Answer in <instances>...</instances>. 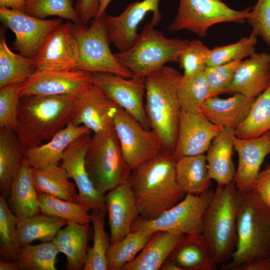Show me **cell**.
<instances>
[{
    "mask_svg": "<svg viewBox=\"0 0 270 270\" xmlns=\"http://www.w3.org/2000/svg\"><path fill=\"white\" fill-rule=\"evenodd\" d=\"M176 162L172 154L164 152L132 170L128 182L142 219L156 218L185 196L176 181Z\"/></svg>",
    "mask_w": 270,
    "mask_h": 270,
    "instance_id": "6da1fadb",
    "label": "cell"
},
{
    "mask_svg": "<svg viewBox=\"0 0 270 270\" xmlns=\"http://www.w3.org/2000/svg\"><path fill=\"white\" fill-rule=\"evenodd\" d=\"M237 240L222 270H248L270 256V208L252 190L238 191Z\"/></svg>",
    "mask_w": 270,
    "mask_h": 270,
    "instance_id": "7a4b0ae2",
    "label": "cell"
},
{
    "mask_svg": "<svg viewBox=\"0 0 270 270\" xmlns=\"http://www.w3.org/2000/svg\"><path fill=\"white\" fill-rule=\"evenodd\" d=\"M74 95L20 98L14 131L26 148L49 140L71 121Z\"/></svg>",
    "mask_w": 270,
    "mask_h": 270,
    "instance_id": "3957f363",
    "label": "cell"
},
{
    "mask_svg": "<svg viewBox=\"0 0 270 270\" xmlns=\"http://www.w3.org/2000/svg\"><path fill=\"white\" fill-rule=\"evenodd\" d=\"M182 76L176 69L164 66L145 78L144 108L150 129L164 150L172 154L182 110L178 92Z\"/></svg>",
    "mask_w": 270,
    "mask_h": 270,
    "instance_id": "277c9868",
    "label": "cell"
},
{
    "mask_svg": "<svg viewBox=\"0 0 270 270\" xmlns=\"http://www.w3.org/2000/svg\"><path fill=\"white\" fill-rule=\"evenodd\" d=\"M238 196L234 181L218 186L204 216L202 235L218 265L227 262L236 248Z\"/></svg>",
    "mask_w": 270,
    "mask_h": 270,
    "instance_id": "5b68a950",
    "label": "cell"
},
{
    "mask_svg": "<svg viewBox=\"0 0 270 270\" xmlns=\"http://www.w3.org/2000/svg\"><path fill=\"white\" fill-rule=\"evenodd\" d=\"M148 22L127 50L114 54L117 60L134 76L146 78L168 62H178L188 40L167 38Z\"/></svg>",
    "mask_w": 270,
    "mask_h": 270,
    "instance_id": "8992f818",
    "label": "cell"
},
{
    "mask_svg": "<svg viewBox=\"0 0 270 270\" xmlns=\"http://www.w3.org/2000/svg\"><path fill=\"white\" fill-rule=\"evenodd\" d=\"M85 162L90 180L102 194L130 179L132 170L124 159L114 128L94 134Z\"/></svg>",
    "mask_w": 270,
    "mask_h": 270,
    "instance_id": "52a82bcc",
    "label": "cell"
},
{
    "mask_svg": "<svg viewBox=\"0 0 270 270\" xmlns=\"http://www.w3.org/2000/svg\"><path fill=\"white\" fill-rule=\"evenodd\" d=\"M106 14L94 18L89 26L82 22H72L79 53L76 70L132 78L134 75L117 60L110 50L106 24Z\"/></svg>",
    "mask_w": 270,
    "mask_h": 270,
    "instance_id": "ba28073f",
    "label": "cell"
},
{
    "mask_svg": "<svg viewBox=\"0 0 270 270\" xmlns=\"http://www.w3.org/2000/svg\"><path fill=\"white\" fill-rule=\"evenodd\" d=\"M214 192L209 188L198 195L187 193L180 202L154 220H148L138 216L133 222L131 230H164L184 235H202L204 216Z\"/></svg>",
    "mask_w": 270,
    "mask_h": 270,
    "instance_id": "9c48e42d",
    "label": "cell"
},
{
    "mask_svg": "<svg viewBox=\"0 0 270 270\" xmlns=\"http://www.w3.org/2000/svg\"><path fill=\"white\" fill-rule=\"evenodd\" d=\"M251 9L248 8L236 10L222 0H180L176 15L168 29L172 31L187 30L199 36H204L214 24L244 23Z\"/></svg>",
    "mask_w": 270,
    "mask_h": 270,
    "instance_id": "30bf717a",
    "label": "cell"
},
{
    "mask_svg": "<svg viewBox=\"0 0 270 270\" xmlns=\"http://www.w3.org/2000/svg\"><path fill=\"white\" fill-rule=\"evenodd\" d=\"M114 128L124 159L132 170L162 152L164 149L156 134L118 107Z\"/></svg>",
    "mask_w": 270,
    "mask_h": 270,
    "instance_id": "8fae6325",
    "label": "cell"
},
{
    "mask_svg": "<svg viewBox=\"0 0 270 270\" xmlns=\"http://www.w3.org/2000/svg\"><path fill=\"white\" fill-rule=\"evenodd\" d=\"M92 80L118 107L138 120L144 128L150 130L144 103L145 78L134 76L126 78L112 73L93 72Z\"/></svg>",
    "mask_w": 270,
    "mask_h": 270,
    "instance_id": "7c38bea8",
    "label": "cell"
},
{
    "mask_svg": "<svg viewBox=\"0 0 270 270\" xmlns=\"http://www.w3.org/2000/svg\"><path fill=\"white\" fill-rule=\"evenodd\" d=\"M88 130L72 142L65 150L60 165L78 189L76 202L84 204L92 210L106 212L105 194L94 186L86 168L85 158L92 138Z\"/></svg>",
    "mask_w": 270,
    "mask_h": 270,
    "instance_id": "4fadbf2b",
    "label": "cell"
},
{
    "mask_svg": "<svg viewBox=\"0 0 270 270\" xmlns=\"http://www.w3.org/2000/svg\"><path fill=\"white\" fill-rule=\"evenodd\" d=\"M0 20L16 35L14 49L30 58L35 56L50 33L63 22L59 18H38L23 12L4 7H0Z\"/></svg>",
    "mask_w": 270,
    "mask_h": 270,
    "instance_id": "5bb4252c",
    "label": "cell"
},
{
    "mask_svg": "<svg viewBox=\"0 0 270 270\" xmlns=\"http://www.w3.org/2000/svg\"><path fill=\"white\" fill-rule=\"evenodd\" d=\"M72 22H62L48 36L32 58L36 69L48 70H76L79 62L77 42Z\"/></svg>",
    "mask_w": 270,
    "mask_h": 270,
    "instance_id": "9a60e30c",
    "label": "cell"
},
{
    "mask_svg": "<svg viewBox=\"0 0 270 270\" xmlns=\"http://www.w3.org/2000/svg\"><path fill=\"white\" fill-rule=\"evenodd\" d=\"M160 0H142L129 4L117 16L106 14V24L110 44L118 52H124L132 46L138 34V27L148 12L153 14L150 21L156 26L162 18L159 9Z\"/></svg>",
    "mask_w": 270,
    "mask_h": 270,
    "instance_id": "2e32d148",
    "label": "cell"
},
{
    "mask_svg": "<svg viewBox=\"0 0 270 270\" xmlns=\"http://www.w3.org/2000/svg\"><path fill=\"white\" fill-rule=\"evenodd\" d=\"M92 73L80 70H38L22 82L20 96H75L92 84Z\"/></svg>",
    "mask_w": 270,
    "mask_h": 270,
    "instance_id": "e0dca14e",
    "label": "cell"
},
{
    "mask_svg": "<svg viewBox=\"0 0 270 270\" xmlns=\"http://www.w3.org/2000/svg\"><path fill=\"white\" fill-rule=\"evenodd\" d=\"M118 106L94 84L74 96V111L70 122L84 126L94 133L114 128Z\"/></svg>",
    "mask_w": 270,
    "mask_h": 270,
    "instance_id": "ac0fdd59",
    "label": "cell"
},
{
    "mask_svg": "<svg viewBox=\"0 0 270 270\" xmlns=\"http://www.w3.org/2000/svg\"><path fill=\"white\" fill-rule=\"evenodd\" d=\"M199 112L181 110L174 157L176 161L185 156L207 152L214 138L223 129Z\"/></svg>",
    "mask_w": 270,
    "mask_h": 270,
    "instance_id": "d6986e66",
    "label": "cell"
},
{
    "mask_svg": "<svg viewBox=\"0 0 270 270\" xmlns=\"http://www.w3.org/2000/svg\"><path fill=\"white\" fill-rule=\"evenodd\" d=\"M238 164L234 182L238 191L250 190L265 158L270 154V130L249 138H234Z\"/></svg>",
    "mask_w": 270,
    "mask_h": 270,
    "instance_id": "ffe728a7",
    "label": "cell"
},
{
    "mask_svg": "<svg viewBox=\"0 0 270 270\" xmlns=\"http://www.w3.org/2000/svg\"><path fill=\"white\" fill-rule=\"evenodd\" d=\"M105 202L110 244H112L131 232L132 224L140 216L139 212L128 181L108 191L105 194Z\"/></svg>",
    "mask_w": 270,
    "mask_h": 270,
    "instance_id": "44dd1931",
    "label": "cell"
},
{
    "mask_svg": "<svg viewBox=\"0 0 270 270\" xmlns=\"http://www.w3.org/2000/svg\"><path fill=\"white\" fill-rule=\"evenodd\" d=\"M270 84V54L255 52L242 60L224 94L256 98Z\"/></svg>",
    "mask_w": 270,
    "mask_h": 270,
    "instance_id": "7402d4cb",
    "label": "cell"
},
{
    "mask_svg": "<svg viewBox=\"0 0 270 270\" xmlns=\"http://www.w3.org/2000/svg\"><path fill=\"white\" fill-rule=\"evenodd\" d=\"M256 98L240 94H234L226 98H208L198 112L214 124L236 130L246 118Z\"/></svg>",
    "mask_w": 270,
    "mask_h": 270,
    "instance_id": "603a6c76",
    "label": "cell"
},
{
    "mask_svg": "<svg viewBox=\"0 0 270 270\" xmlns=\"http://www.w3.org/2000/svg\"><path fill=\"white\" fill-rule=\"evenodd\" d=\"M235 130L224 128L213 139L206 155L210 177L218 186L234 180L236 168L232 160Z\"/></svg>",
    "mask_w": 270,
    "mask_h": 270,
    "instance_id": "cb8c5ba5",
    "label": "cell"
},
{
    "mask_svg": "<svg viewBox=\"0 0 270 270\" xmlns=\"http://www.w3.org/2000/svg\"><path fill=\"white\" fill-rule=\"evenodd\" d=\"M88 130L84 126H76L70 122L46 144L26 148L24 156L31 168H38L50 164H60L70 144Z\"/></svg>",
    "mask_w": 270,
    "mask_h": 270,
    "instance_id": "d4e9b609",
    "label": "cell"
},
{
    "mask_svg": "<svg viewBox=\"0 0 270 270\" xmlns=\"http://www.w3.org/2000/svg\"><path fill=\"white\" fill-rule=\"evenodd\" d=\"M184 235L167 231L153 232L138 256L122 270H158Z\"/></svg>",
    "mask_w": 270,
    "mask_h": 270,
    "instance_id": "484cf974",
    "label": "cell"
},
{
    "mask_svg": "<svg viewBox=\"0 0 270 270\" xmlns=\"http://www.w3.org/2000/svg\"><path fill=\"white\" fill-rule=\"evenodd\" d=\"M168 259L180 270H215L218 266L202 235H184Z\"/></svg>",
    "mask_w": 270,
    "mask_h": 270,
    "instance_id": "4316f807",
    "label": "cell"
},
{
    "mask_svg": "<svg viewBox=\"0 0 270 270\" xmlns=\"http://www.w3.org/2000/svg\"><path fill=\"white\" fill-rule=\"evenodd\" d=\"M25 150L14 130L0 128V190L6 198L22 164Z\"/></svg>",
    "mask_w": 270,
    "mask_h": 270,
    "instance_id": "83f0119b",
    "label": "cell"
},
{
    "mask_svg": "<svg viewBox=\"0 0 270 270\" xmlns=\"http://www.w3.org/2000/svg\"><path fill=\"white\" fill-rule=\"evenodd\" d=\"M89 228V224L68 222L52 240L59 252L66 256V269L84 270L88 247Z\"/></svg>",
    "mask_w": 270,
    "mask_h": 270,
    "instance_id": "f1b7e54d",
    "label": "cell"
},
{
    "mask_svg": "<svg viewBox=\"0 0 270 270\" xmlns=\"http://www.w3.org/2000/svg\"><path fill=\"white\" fill-rule=\"evenodd\" d=\"M10 208L19 219L41 212L38 193L32 180L31 167L25 156L12 182L9 196Z\"/></svg>",
    "mask_w": 270,
    "mask_h": 270,
    "instance_id": "f546056e",
    "label": "cell"
},
{
    "mask_svg": "<svg viewBox=\"0 0 270 270\" xmlns=\"http://www.w3.org/2000/svg\"><path fill=\"white\" fill-rule=\"evenodd\" d=\"M176 181L186 193L200 194L212 186L206 156H183L176 162Z\"/></svg>",
    "mask_w": 270,
    "mask_h": 270,
    "instance_id": "4dcf8cb0",
    "label": "cell"
},
{
    "mask_svg": "<svg viewBox=\"0 0 270 270\" xmlns=\"http://www.w3.org/2000/svg\"><path fill=\"white\" fill-rule=\"evenodd\" d=\"M31 172L38 194H45L64 200L76 202V186L69 181L66 172L60 164H50L38 168H31Z\"/></svg>",
    "mask_w": 270,
    "mask_h": 270,
    "instance_id": "1f68e13d",
    "label": "cell"
},
{
    "mask_svg": "<svg viewBox=\"0 0 270 270\" xmlns=\"http://www.w3.org/2000/svg\"><path fill=\"white\" fill-rule=\"evenodd\" d=\"M68 222L63 218L42 213L19 219L16 234L20 243L22 246L38 240L42 242H51Z\"/></svg>",
    "mask_w": 270,
    "mask_h": 270,
    "instance_id": "d6a6232c",
    "label": "cell"
},
{
    "mask_svg": "<svg viewBox=\"0 0 270 270\" xmlns=\"http://www.w3.org/2000/svg\"><path fill=\"white\" fill-rule=\"evenodd\" d=\"M36 70L32 58L16 54L8 48L5 36L0 38V88L22 84Z\"/></svg>",
    "mask_w": 270,
    "mask_h": 270,
    "instance_id": "836d02e7",
    "label": "cell"
},
{
    "mask_svg": "<svg viewBox=\"0 0 270 270\" xmlns=\"http://www.w3.org/2000/svg\"><path fill=\"white\" fill-rule=\"evenodd\" d=\"M270 130V84L254 100L244 120L235 130L238 138L260 136Z\"/></svg>",
    "mask_w": 270,
    "mask_h": 270,
    "instance_id": "e575fe53",
    "label": "cell"
},
{
    "mask_svg": "<svg viewBox=\"0 0 270 270\" xmlns=\"http://www.w3.org/2000/svg\"><path fill=\"white\" fill-rule=\"evenodd\" d=\"M152 233L146 230L131 232L120 240L110 244L106 255L108 270H122L140 252Z\"/></svg>",
    "mask_w": 270,
    "mask_h": 270,
    "instance_id": "d590c367",
    "label": "cell"
},
{
    "mask_svg": "<svg viewBox=\"0 0 270 270\" xmlns=\"http://www.w3.org/2000/svg\"><path fill=\"white\" fill-rule=\"evenodd\" d=\"M59 252L52 242L22 246L18 249L14 262L22 270H57Z\"/></svg>",
    "mask_w": 270,
    "mask_h": 270,
    "instance_id": "8d00e7d4",
    "label": "cell"
},
{
    "mask_svg": "<svg viewBox=\"0 0 270 270\" xmlns=\"http://www.w3.org/2000/svg\"><path fill=\"white\" fill-rule=\"evenodd\" d=\"M106 212L92 210L91 221L94 229V242L88 247L83 270H108L107 252L110 245V236L104 228Z\"/></svg>",
    "mask_w": 270,
    "mask_h": 270,
    "instance_id": "74e56055",
    "label": "cell"
},
{
    "mask_svg": "<svg viewBox=\"0 0 270 270\" xmlns=\"http://www.w3.org/2000/svg\"><path fill=\"white\" fill-rule=\"evenodd\" d=\"M38 199L42 214L82 224L92 222L89 214L91 209L84 204L64 200L45 194H38Z\"/></svg>",
    "mask_w": 270,
    "mask_h": 270,
    "instance_id": "f35d334b",
    "label": "cell"
},
{
    "mask_svg": "<svg viewBox=\"0 0 270 270\" xmlns=\"http://www.w3.org/2000/svg\"><path fill=\"white\" fill-rule=\"evenodd\" d=\"M204 70L188 78L182 76L178 92L182 110L198 112L208 98V86Z\"/></svg>",
    "mask_w": 270,
    "mask_h": 270,
    "instance_id": "ab89813d",
    "label": "cell"
},
{
    "mask_svg": "<svg viewBox=\"0 0 270 270\" xmlns=\"http://www.w3.org/2000/svg\"><path fill=\"white\" fill-rule=\"evenodd\" d=\"M19 218L6 202L0 196V254L3 259L14 261L17 251L21 246L16 234Z\"/></svg>",
    "mask_w": 270,
    "mask_h": 270,
    "instance_id": "60d3db41",
    "label": "cell"
},
{
    "mask_svg": "<svg viewBox=\"0 0 270 270\" xmlns=\"http://www.w3.org/2000/svg\"><path fill=\"white\" fill-rule=\"evenodd\" d=\"M74 0H26L24 12L38 18L46 19L50 16H56L74 24L82 23L74 6Z\"/></svg>",
    "mask_w": 270,
    "mask_h": 270,
    "instance_id": "b9f144b4",
    "label": "cell"
},
{
    "mask_svg": "<svg viewBox=\"0 0 270 270\" xmlns=\"http://www.w3.org/2000/svg\"><path fill=\"white\" fill-rule=\"evenodd\" d=\"M256 37L250 34L236 42L210 49L207 66H217L250 57L256 52Z\"/></svg>",
    "mask_w": 270,
    "mask_h": 270,
    "instance_id": "7bdbcfd3",
    "label": "cell"
},
{
    "mask_svg": "<svg viewBox=\"0 0 270 270\" xmlns=\"http://www.w3.org/2000/svg\"><path fill=\"white\" fill-rule=\"evenodd\" d=\"M210 50L198 40H188L179 58L183 78H188L204 70L207 66Z\"/></svg>",
    "mask_w": 270,
    "mask_h": 270,
    "instance_id": "ee69618b",
    "label": "cell"
},
{
    "mask_svg": "<svg viewBox=\"0 0 270 270\" xmlns=\"http://www.w3.org/2000/svg\"><path fill=\"white\" fill-rule=\"evenodd\" d=\"M22 84H11L0 88V128L14 130Z\"/></svg>",
    "mask_w": 270,
    "mask_h": 270,
    "instance_id": "f6af8a7d",
    "label": "cell"
},
{
    "mask_svg": "<svg viewBox=\"0 0 270 270\" xmlns=\"http://www.w3.org/2000/svg\"><path fill=\"white\" fill-rule=\"evenodd\" d=\"M242 62V60H236L217 66L206 68L204 70L208 86V98L224 93Z\"/></svg>",
    "mask_w": 270,
    "mask_h": 270,
    "instance_id": "bcb514c9",
    "label": "cell"
},
{
    "mask_svg": "<svg viewBox=\"0 0 270 270\" xmlns=\"http://www.w3.org/2000/svg\"><path fill=\"white\" fill-rule=\"evenodd\" d=\"M246 21L252 28L250 34L260 36L270 46V0H258Z\"/></svg>",
    "mask_w": 270,
    "mask_h": 270,
    "instance_id": "7dc6e473",
    "label": "cell"
},
{
    "mask_svg": "<svg viewBox=\"0 0 270 270\" xmlns=\"http://www.w3.org/2000/svg\"><path fill=\"white\" fill-rule=\"evenodd\" d=\"M251 190L270 208V166L259 172Z\"/></svg>",
    "mask_w": 270,
    "mask_h": 270,
    "instance_id": "c3c4849f",
    "label": "cell"
},
{
    "mask_svg": "<svg viewBox=\"0 0 270 270\" xmlns=\"http://www.w3.org/2000/svg\"><path fill=\"white\" fill-rule=\"evenodd\" d=\"M100 4V0H77L74 8L82 22L88 24L97 16Z\"/></svg>",
    "mask_w": 270,
    "mask_h": 270,
    "instance_id": "681fc988",
    "label": "cell"
},
{
    "mask_svg": "<svg viewBox=\"0 0 270 270\" xmlns=\"http://www.w3.org/2000/svg\"><path fill=\"white\" fill-rule=\"evenodd\" d=\"M26 0H0V7L23 12L26 8Z\"/></svg>",
    "mask_w": 270,
    "mask_h": 270,
    "instance_id": "f907efd6",
    "label": "cell"
},
{
    "mask_svg": "<svg viewBox=\"0 0 270 270\" xmlns=\"http://www.w3.org/2000/svg\"><path fill=\"white\" fill-rule=\"evenodd\" d=\"M0 270H19L20 268L18 264L14 261L4 260H0Z\"/></svg>",
    "mask_w": 270,
    "mask_h": 270,
    "instance_id": "816d5d0a",
    "label": "cell"
},
{
    "mask_svg": "<svg viewBox=\"0 0 270 270\" xmlns=\"http://www.w3.org/2000/svg\"><path fill=\"white\" fill-rule=\"evenodd\" d=\"M160 270H180L178 266L172 260L167 259L162 264Z\"/></svg>",
    "mask_w": 270,
    "mask_h": 270,
    "instance_id": "f5cc1de1",
    "label": "cell"
},
{
    "mask_svg": "<svg viewBox=\"0 0 270 270\" xmlns=\"http://www.w3.org/2000/svg\"><path fill=\"white\" fill-rule=\"evenodd\" d=\"M112 0H100V8L96 17L100 16L106 12V10Z\"/></svg>",
    "mask_w": 270,
    "mask_h": 270,
    "instance_id": "db71d44e",
    "label": "cell"
},
{
    "mask_svg": "<svg viewBox=\"0 0 270 270\" xmlns=\"http://www.w3.org/2000/svg\"><path fill=\"white\" fill-rule=\"evenodd\" d=\"M258 266V270H270V256L266 260L259 263Z\"/></svg>",
    "mask_w": 270,
    "mask_h": 270,
    "instance_id": "11a10c76",
    "label": "cell"
},
{
    "mask_svg": "<svg viewBox=\"0 0 270 270\" xmlns=\"http://www.w3.org/2000/svg\"></svg>",
    "mask_w": 270,
    "mask_h": 270,
    "instance_id": "9f6ffc18",
    "label": "cell"
}]
</instances>
